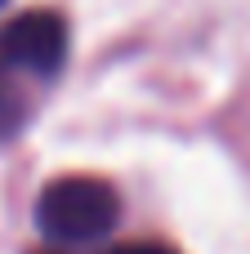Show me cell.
I'll use <instances>...</instances> for the list:
<instances>
[{"mask_svg":"<svg viewBox=\"0 0 250 254\" xmlns=\"http://www.w3.org/2000/svg\"><path fill=\"white\" fill-rule=\"evenodd\" d=\"M0 63L40 80L58 76V67L67 63V22L54 9L18 13L13 22L0 27Z\"/></svg>","mask_w":250,"mask_h":254,"instance_id":"2","label":"cell"},{"mask_svg":"<svg viewBox=\"0 0 250 254\" xmlns=\"http://www.w3.org/2000/svg\"><path fill=\"white\" fill-rule=\"evenodd\" d=\"M27 112H31V103H27V89H22V71L0 63V138L18 134Z\"/></svg>","mask_w":250,"mask_h":254,"instance_id":"3","label":"cell"},{"mask_svg":"<svg viewBox=\"0 0 250 254\" xmlns=\"http://www.w3.org/2000/svg\"><path fill=\"white\" fill-rule=\"evenodd\" d=\"M112 254H174V250H166V246H152V241H143V246H116Z\"/></svg>","mask_w":250,"mask_h":254,"instance_id":"4","label":"cell"},{"mask_svg":"<svg viewBox=\"0 0 250 254\" xmlns=\"http://www.w3.org/2000/svg\"><path fill=\"white\" fill-rule=\"evenodd\" d=\"M0 4H4V0H0Z\"/></svg>","mask_w":250,"mask_h":254,"instance_id":"5","label":"cell"},{"mask_svg":"<svg viewBox=\"0 0 250 254\" xmlns=\"http://www.w3.org/2000/svg\"><path fill=\"white\" fill-rule=\"evenodd\" d=\"M116 219H121L116 188L103 183V179H89V174L54 179L36 201V228L49 241H63V246L98 241L116 228Z\"/></svg>","mask_w":250,"mask_h":254,"instance_id":"1","label":"cell"}]
</instances>
